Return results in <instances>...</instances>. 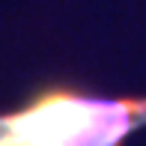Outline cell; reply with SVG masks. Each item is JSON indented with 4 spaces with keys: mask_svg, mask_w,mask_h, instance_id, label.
<instances>
[{
    "mask_svg": "<svg viewBox=\"0 0 146 146\" xmlns=\"http://www.w3.org/2000/svg\"><path fill=\"white\" fill-rule=\"evenodd\" d=\"M140 128L146 96L108 98L51 81L18 110L0 113V146H122Z\"/></svg>",
    "mask_w": 146,
    "mask_h": 146,
    "instance_id": "1",
    "label": "cell"
}]
</instances>
